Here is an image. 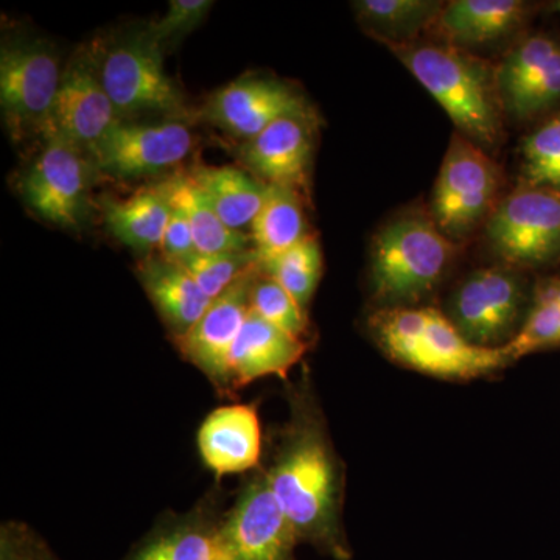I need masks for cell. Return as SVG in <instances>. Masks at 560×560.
Returning <instances> with one entry per match:
<instances>
[{"label":"cell","instance_id":"1","mask_svg":"<svg viewBox=\"0 0 560 560\" xmlns=\"http://www.w3.org/2000/svg\"><path fill=\"white\" fill-rule=\"evenodd\" d=\"M280 444L265 475L300 544L349 560L352 552L341 525V469L318 416L302 408Z\"/></svg>","mask_w":560,"mask_h":560},{"label":"cell","instance_id":"2","mask_svg":"<svg viewBox=\"0 0 560 560\" xmlns=\"http://www.w3.org/2000/svg\"><path fill=\"white\" fill-rule=\"evenodd\" d=\"M430 92L464 138L482 150L499 145L503 105L495 66L445 43L383 44Z\"/></svg>","mask_w":560,"mask_h":560},{"label":"cell","instance_id":"3","mask_svg":"<svg viewBox=\"0 0 560 560\" xmlns=\"http://www.w3.org/2000/svg\"><path fill=\"white\" fill-rule=\"evenodd\" d=\"M368 329L388 359L433 377L471 381L512 363L503 348L471 345L433 307H381L368 318Z\"/></svg>","mask_w":560,"mask_h":560},{"label":"cell","instance_id":"4","mask_svg":"<svg viewBox=\"0 0 560 560\" xmlns=\"http://www.w3.org/2000/svg\"><path fill=\"white\" fill-rule=\"evenodd\" d=\"M433 219L405 213L388 221L372 242L371 285L382 307H412L429 296L458 256Z\"/></svg>","mask_w":560,"mask_h":560},{"label":"cell","instance_id":"5","mask_svg":"<svg viewBox=\"0 0 560 560\" xmlns=\"http://www.w3.org/2000/svg\"><path fill=\"white\" fill-rule=\"evenodd\" d=\"M94 47L103 86L120 120L140 114L186 119L183 92L165 72L164 50L147 27Z\"/></svg>","mask_w":560,"mask_h":560},{"label":"cell","instance_id":"6","mask_svg":"<svg viewBox=\"0 0 560 560\" xmlns=\"http://www.w3.org/2000/svg\"><path fill=\"white\" fill-rule=\"evenodd\" d=\"M62 69L54 46L38 38L3 40L0 47V106L11 135L49 131Z\"/></svg>","mask_w":560,"mask_h":560},{"label":"cell","instance_id":"7","mask_svg":"<svg viewBox=\"0 0 560 560\" xmlns=\"http://www.w3.org/2000/svg\"><path fill=\"white\" fill-rule=\"evenodd\" d=\"M501 173L481 147L455 132L433 190L434 223L453 242L463 241L495 209Z\"/></svg>","mask_w":560,"mask_h":560},{"label":"cell","instance_id":"8","mask_svg":"<svg viewBox=\"0 0 560 560\" xmlns=\"http://www.w3.org/2000/svg\"><path fill=\"white\" fill-rule=\"evenodd\" d=\"M493 250L510 265L539 267L560 253V190L523 184L486 221Z\"/></svg>","mask_w":560,"mask_h":560},{"label":"cell","instance_id":"9","mask_svg":"<svg viewBox=\"0 0 560 560\" xmlns=\"http://www.w3.org/2000/svg\"><path fill=\"white\" fill-rule=\"evenodd\" d=\"M44 147L20 178L22 200L55 226L77 228L86 215L90 154L60 136H44Z\"/></svg>","mask_w":560,"mask_h":560},{"label":"cell","instance_id":"10","mask_svg":"<svg viewBox=\"0 0 560 560\" xmlns=\"http://www.w3.org/2000/svg\"><path fill=\"white\" fill-rule=\"evenodd\" d=\"M525 307V282L517 272L480 268L453 293L451 320L471 345L503 348L521 330Z\"/></svg>","mask_w":560,"mask_h":560},{"label":"cell","instance_id":"11","mask_svg":"<svg viewBox=\"0 0 560 560\" xmlns=\"http://www.w3.org/2000/svg\"><path fill=\"white\" fill-rule=\"evenodd\" d=\"M194 147V135L184 120H119L88 154L97 171L114 178L131 179L176 167Z\"/></svg>","mask_w":560,"mask_h":560},{"label":"cell","instance_id":"12","mask_svg":"<svg viewBox=\"0 0 560 560\" xmlns=\"http://www.w3.org/2000/svg\"><path fill=\"white\" fill-rule=\"evenodd\" d=\"M298 544L300 539L265 474L245 486L230 514L220 521L223 560H296Z\"/></svg>","mask_w":560,"mask_h":560},{"label":"cell","instance_id":"13","mask_svg":"<svg viewBox=\"0 0 560 560\" xmlns=\"http://www.w3.org/2000/svg\"><path fill=\"white\" fill-rule=\"evenodd\" d=\"M291 116L315 117V113L301 92L268 77L231 81L202 106V119L243 142Z\"/></svg>","mask_w":560,"mask_h":560},{"label":"cell","instance_id":"14","mask_svg":"<svg viewBox=\"0 0 560 560\" xmlns=\"http://www.w3.org/2000/svg\"><path fill=\"white\" fill-rule=\"evenodd\" d=\"M119 120L102 83L95 47H80L62 68L49 131L44 136H60L88 153Z\"/></svg>","mask_w":560,"mask_h":560},{"label":"cell","instance_id":"15","mask_svg":"<svg viewBox=\"0 0 560 560\" xmlns=\"http://www.w3.org/2000/svg\"><path fill=\"white\" fill-rule=\"evenodd\" d=\"M259 264L212 301L200 320L176 338L180 355L198 368L223 394H230V359L250 308V289Z\"/></svg>","mask_w":560,"mask_h":560},{"label":"cell","instance_id":"16","mask_svg":"<svg viewBox=\"0 0 560 560\" xmlns=\"http://www.w3.org/2000/svg\"><path fill=\"white\" fill-rule=\"evenodd\" d=\"M503 109L517 119L540 116L560 105V40L548 35L522 39L495 66Z\"/></svg>","mask_w":560,"mask_h":560},{"label":"cell","instance_id":"17","mask_svg":"<svg viewBox=\"0 0 560 560\" xmlns=\"http://www.w3.org/2000/svg\"><path fill=\"white\" fill-rule=\"evenodd\" d=\"M315 117H283L256 138L245 140L238 149V160L257 179L279 184L308 194Z\"/></svg>","mask_w":560,"mask_h":560},{"label":"cell","instance_id":"18","mask_svg":"<svg viewBox=\"0 0 560 560\" xmlns=\"http://www.w3.org/2000/svg\"><path fill=\"white\" fill-rule=\"evenodd\" d=\"M307 341L293 337L249 308L230 359V390L241 389L259 378H287L300 363Z\"/></svg>","mask_w":560,"mask_h":560},{"label":"cell","instance_id":"19","mask_svg":"<svg viewBox=\"0 0 560 560\" xmlns=\"http://www.w3.org/2000/svg\"><path fill=\"white\" fill-rule=\"evenodd\" d=\"M198 448L206 466L219 477L254 469L261 455L259 416L248 405L210 412L198 431Z\"/></svg>","mask_w":560,"mask_h":560},{"label":"cell","instance_id":"20","mask_svg":"<svg viewBox=\"0 0 560 560\" xmlns=\"http://www.w3.org/2000/svg\"><path fill=\"white\" fill-rule=\"evenodd\" d=\"M530 5L521 0H453L445 3L430 31L458 49L506 38L528 20Z\"/></svg>","mask_w":560,"mask_h":560},{"label":"cell","instance_id":"21","mask_svg":"<svg viewBox=\"0 0 560 560\" xmlns=\"http://www.w3.org/2000/svg\"><path fill=\"white\" fill-rule=\"evenodd\" d=\"M138 278L173 340L183 337L200 320L210 300L178 261L164 256H145L138 265Z\"/></svg>","mask_w":560,"mask_h":560},{"label":"cell","instance_id":"22","mask_svg":"<svg viewBox=\"0 0 560 560\" xmlns=\"http://www.w3.org/2000/svg\"><path fill=\"white\" fill-rule=\"evenodd\" d=\"M103 221L114 237L128 248L150 254L160 248L171 217L172 200L167 184L143 187L127 200H105Z\"/></svg>","mask_w":560,"mask_h":560},{"label":"cell","instance_id":"23","mask_svg":"<svg viewBox=\"0 0 560 560\" xmlns=\"http://www.w3.org/2000/svg\"><path fill=\"white\" fill-rule=\"evenodd\" d=\"M219 525L206 512L171 518L151 530L124 560H223Z\"/></svg>","mask_w":560,"mask_h":560},{"label":"cell","instance_id":"24","mask_svg":"<svg viewBox=\"0 0 560 560\" xmlns=\"http://www.w3.org/2000/svg\"><path fill=\"white\" fill-rule=\"evenodd\" d=\"M189 176L226 226L241 232L249 230L267 194L264 180L232 165H200Z\"/></svg>","mask_w":560,"mask_h":560},{"label":"cell","instance_id":"25","mask_svg":"<svg viewBox=\"0 0 560 560\" xmlns=\"http://www.w3.org/2000/svg\"><path fill=\"white\" fill-rule=\"evenodd\" d=\"M311 234L305 215V195L293 187L267 184L264 205L249 228L257 259H271Z\"/></svg>","mask_w":560,"mask_h":560},{"label":"cell","instance_id":"26","mask_svg":"<svg viewBox=\"0 0 560 560\" xmlns=\"http://www.w3.org/2000/svg\"><path fill=\"white\" fill-rule=\"evenodd\" d=\"M165 184L173 205L178 206L189 220L198 253H235L254 248L249 234L231 230L221 221L189 173H175L165 179Z\"/></svg>","mask_w":560,"mask_h":560},{"label":"cell","instance_id":"27","mask_svg":"<svg viewBox=\"0 0 560 560\" xmlns=\"http://www.w3.org/2000/svg\"><path fill=\"white\" fill-rule=\"evenodd\" d=\"M445 3L430 0H359L353 10L364 31L382 44H407L430 31Z\"/></svg>","mask_w":560,"mask_h":560},{"label":"cell","instance_id":"28","mask_svg":"<svg viewBox=\"0 0 560 560\" xmlns=\"http://www.w3.org/2000/svg\"><path fill=\"white\" fill-rule=\"evenodd\" d=\"M560 348V279H541L534 290L533 305L521 330L504 352L512 363L540 350Z\"/></svg>","mask_w":560,"mask_h":560},{"label":"cell","instance_id":"29","mask_svg":"<svg viewBox=\"0 0 560 560\" xmlns=\"http://www.w3.org/2000/svg\"><path fill=\"white\" fill-rule=\"evenodd\" d=\"M259 268L289 291L302 311L307 312L323 276V250L318 237L308 235L293 248L259 261Z\"/></svg>","mask_w":560,"mask_h":560},{"label":"cell","instance_id":"30","mask_svg":"<svg viewBox=\"0 0 560 560\" xmlns=\"http://www.w3.org/2000/svg\"><path fill=\"white\" fill-rule=\"evenodd\" d=\"M178 261L198 287L215 300L224 290L230 289L243 272L259 264L256 249L235 250V253L205 254L195 250Z\"/></svg>","mask_w":560,"mask_h":560},{"label":"cell","instance_id":"31","mask_svg":"<svg viewBox=\"0 0 560 560\" xmlns=\"http://www.w3.org/2000/svg\"><path fill=\"white\" fill-rule=\"evenodd\" d=\"M522 160L525 184L560 190V113L525 139Z\"/></svg>","mask_w":560,"mask_h":560},{"label":"cell","instance_id":"32","mask_svg":"<svg viewBox=\"0 0 560 560\" xmlns=\"http://www.w3.org/2000/svg\"><path fill=\"white\" fill-rule=\"evenodd\" d=\"M250 308L279 329L305 340V335L308 334L307 312L302 311L289 291L261 272L260 268L250 289Z\"/></svg>","mask_w":560,"mask_h":560},{"label":"cell","instance_id":"33","mask_svg":"<svg viewBox=\"0 0 560 560\" xmlns=\"http://www.w3.org/2000/svg\"><path fill=\"white\" fill-rule=\"evenodd\" d=\"M212 5L210 0H172L167 13L160 21L151 22L147 31L165 50V47L194 32L206 20Z\"/></svg>","mask_w":560,"mask_h":560},{"label":"cell","instance_id":"34","mask_svg":"<svg viewBox=\"0 0 560 560\" xmlns=\"http://www.w3.org/2000/svg\"><path fill=\"white\" fill-rule=\"evenodd\" d=\"M161 256L167 259L179 260L190 256L197 250L195 246L194 234H191L189 220L184 215L178 206L173 205L171 217H168L167 226L161 242Z\"/></svg>","mask_w":560,"mask_h":560},{"label":"cell","instance_id":"35","mask_svg":"<svg viewBox=\"0 0 560 560\" xmlns=\"http://www.w3.org/2000/svg\"><path fill=\"white\" fill-rule=\"evenodd\" d=\"M3 544L16 560H61L38 534L24 525H9L2 530Z\"/></svg>","mask_w":560,"mask_h":560},{"label":"cell","instance_id":"36","mask_svg":"<svg viewBox=\"0 0 560 560\" xmlns=\"http://www.w3.org/2000/svg\"><path fill=\"white\" fill-rule=\"evenodd\" d=\"M0 560H16L3 541H0Z\"/></svg>","mask_w":560,"mask_h":560},{"label":"cell","instance_id":"37","mask_svg":"<svg viewBox=\"0 0 560 560\" xmlns=\"http://www.w3.org/2000/svg\"><path fill=\"white\" fill-rule=\"evenodd\" d=\"M556 10H558L560 13V2L556 3Z\"/></svg>","mask_w":560,"mask_h":560}]
</instances>
